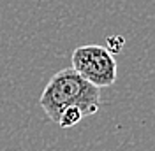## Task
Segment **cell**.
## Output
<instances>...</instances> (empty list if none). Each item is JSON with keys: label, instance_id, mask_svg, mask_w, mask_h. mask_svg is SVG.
I'll list each match as a JSON object with an SVG mask.
<instances>
[{"label": "cell", "instance_id": "7a4b0ae2", "mask_svg": "<svg viewBox=\"0 0 155 151\" xmlns=\"http://www.w3.org/2000/svg\"><path fill=\"white\" fill-rule=\"evenodd\" d=\"M71 62L78 74L97 88H107L116 83V60L107 47L99 44L79 46L74 49Z\"/></svg>", "mask_w": 155, "mask_h": 151}, {"label": "cell", "instance_id": "6da1fadb", "mask_svg": "<svg viewBox=\"0 0 155 151\" xmlns=\"http://www.w3.org/2000/svg\"><path fill=\"white\" fill-rule=\"evenodd\" d=\"M101 88L83 79L72 67L62 69L49 79L42 90L39 104L53 123L58 121L65 109L78 107L87 118L99 111L101 105Z\"/></svg>", "mask_w": 155, "mask_h": 151}]
</instances>
